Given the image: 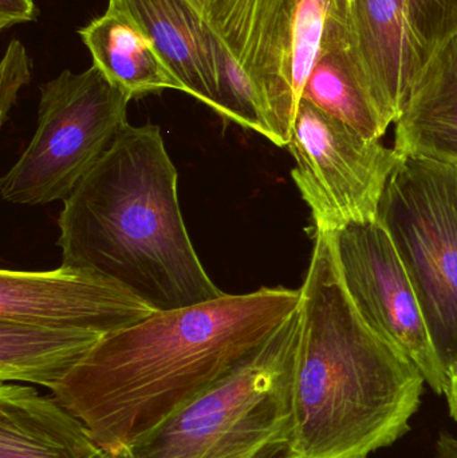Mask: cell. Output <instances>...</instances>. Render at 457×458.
I'll return each mask as SVG.
<instances>
[{
    "instance_id": "1",
    "label": "cell",
    "mask_w": 457,
    "mask_h": 458,
    "mask_svg": "<svg viewBox=\"0 0 457 458\" xmlns=\"http://www.w3.org/2000/svg\"><path fill=\"white\" fill-rule=\"evenodd\" d=\"M300 288L223 293L105 336L50 393L118 454L233 370L300 307Z\"/></svg>"
},
{
    "instance_id": "2",
    "label": "cell",
    "mask_w": 457,
    "mask_h": 458,
    "mask_svg": "<svg viewBox=\"0 0 457 458\" xmlns=\"http://www.w3.org/2000/svg\"><path fill=\"white\" fill-rule=\"evenodd\" d=\"M302 325L284 458H368L410 432L420 369L354 307L326 232H316L300 287Z\"/></svg>"
},
{
    "instance_id": "3",
    "label": "cell",
    "mask_w": 457,
    "mask_h": 458,
    "mask_svg": "<svg viewBox=\"0 0 457 458\" xmlns=\"http://www.w3.org/2000/svg\"><path fill=\"white\" fill-rule=\"evenodd\" d=\"M177 180L160 128L128 123L63 201L62 263L110 277L156 311L220 298L185 227Z\"/></svg>"
},
{
    "instance_id": "4",
    "label": "cell",
    "mask_w": 457,
    "mask_h": 458,
    "mask_svg": "<svg viewBox=\"0 0 457 458\" xmlns=\"http://www.w3.org/2000/svg\"><path fill=\"white\" fill-rule=\"evenodd\" d=\"M300 307L267 341L120 458H284L292 422V384Z\"/></svg>"
},
{
    "instance_id": "5",
    "label": "cell",
    "mask_w": 457,
    "mask_h": 458,
    "mask_svg": "<svg viewBox=\"0 0 457 458\" xmlns=\"http://www.w3.org/2000/svg\"><path fill=\"white\" fill-rule=\"evenodd\" d=\"M220 55L257 88L267 140L287 148L321 55L329 0H190Z\"/></svg>"
},
{
    "instance_id": "6",
    "label": "cell",
    "mask_w": 457,
    "mask_h": 458,
    "mask_svg": "<svg viewBox=\"0 0 457 458\" xmlns=\"http://www.w3.org/2000/svg\"><path fill=\"white\" fill-rule=\"evenodd\" d=\"M378 222L410 275L450 378L457 365V163L402 155L384 191Z\"/></svg>"
},
{
    "instance_id": "7",
    "label": "cell",
    "mask_w": 457,
    "mask_h": 458,
    "mask_svg": "<svg viewBox=\"0 0 457 458\" xmlns=\"http://www.w3.org/2000/svg\"><path fill=\"white\" fill-rule=\"evenodd\" d=\"M129 102L94 64L78 74L63 70L40 86L37 131L0 182L3 200H66L128 125Z\"/></svg>"
},
{
    "instance_id": "8",
    "label": "cell",
    "mask_w": 457,
    "mask_h": 458,
    "mask_svg": "<svg viewBox=\"0 0 457 458\" xmlns=\"http://www.w3.org/2000/svg\"><path fill=\"white\" fill-rule=\"evenodd\" d=\"M292 180L316 232L375 222L402 155L370 140L302 98L289 145Z\"/></svg>"
},
{
    "instance_id": "9",
    "label": "cell",
    "mask_w": 457,
    "mask_h": 458,
    "mask_svg": "<svg viewBox=\"0 0 457 458\" xmlns=\"http://www.w3.org/2000/svg\"><path fill=\"white\" fill-rule=\"evenodd\" d=\"M326 234L341 279L362 319L420 369L436 394L445 395L450 378L437 357L420 301L388 231L377 219Z\"/></svg>"
},
{
    "instance_id": "10",
    "label": "cell",
    "mask_w": 457,
    "mask_h": 458,
    "mask_svg": "<svg viewBox=\"0 0 457 458\" xmlns=\"http://www.w3.org/2000/svg\"><path fill=\"white\" fill-rule=\"evenodd\" d=\"M153 312L128 288L85 267L0 271V322L90 331L105 338Z\"/></svg>"
},
{
    "instance_id": "11",
    "label": "cell",
    "mask_w": 457,
    "mask_h": 458,
    "mask_svg": "<svg viewBox=\"0 0 457 458\" xmlns=\"http://www.w3.org/2000/svg\"><path fill=\"white\" fill-rule=\"evenodd\" d=\"M322 48H337L384 120L404 112L421 69L405 0H351L343 27L325 31Z\"/></svg>"
},
{
    "instance_id": "12",
    "label": "cell",
    "mask_w": 457,
    "mask_h": 458,
    "mask_svg": "<svg viewBox=\"0 0 457 458\" xmlns=\"http://www.w3.org/2000/svg\"><path fill=\"white\" fill-rule=\"evenodd\" d=\"M0 458H120L54 395L0 386Z\"/></svg>"
},
{
    "instance_id": "13",
    "label": "cell",
    "mask_w": 457,
    "mask_h": 458,
    "mask_svg": "<svg viewBox=\"0 0 457 458\" xmlns=\"http://www.w3.org/2000/svg\"><path fill=\"white\" fill-rule=\"evenodd\" d=\"M109 4L131 15L144 30L182 91L216 113L215 40L190 0H109Z\"/></svg>"
},
{
    "instance_id": "14",
    "label": "cell",
    "mask_w": 457,
    "mask_h": 458,
    "mask_svg": "<svg viewBox=\"0 0 457 458\" xmlns=\"http://www.w3.org/2000/svg\"><path fill=\"white\" fill-rule=\"evenodd\" d=\"M394 149L457 163V32L443 40L419 70L396 121Z\"/></svg>"
},
{
    "instance_id": "15",
    "label": "cell",
    "mask_w": 457,
    "mask_h": 458,
    "mask_svg": "<svg viewBox=\"0 0 457 458\" xmlns=\"http://www.w3.org/2000/svg\"><path fill=\"white\" fill-rule=\"evenodd\" d=\"M80 35L94 66L131 101L168 89L182 91L144 30L120 8L109 4L104 15L80 30Z\"/></svg>"
},
{
    "instance_id": "16",
    "label": "cell",
    "mask_w": 457,
    "mask_h": 458,
    "mask_svg": "<svg viewBox=\"0 0 457 458\" xmlns=\"http://www.w3.org/2000/svg\"><path fill=\"white\" fill-rule=\"evenodd\" d=\"M101 339L90 331L0 322V381L53 393Z\"/></svg>"
},
{
    "instance_id": "17",
    "label": "cell",
    "mask_w": 457,
    "mask_h": 458,
    "mask_svg": "<svg viewBox=\"0 0 457 458\" xmlns=\"http://www.w3.org/2000/svg\"><path fill=\"white\" fill-rule=\"evenodd\" d=\"M303 99L367 139L381 140L388 131L389 123L362 90L337 48H322Z\"/></svg>"
},
{
    "instance_id": "18",
    "label": "cell",
    "mask_w": 457,
    "mask_h": 458,
    "mask_svg": "<svg viewBox=\"0 0 457 458\" xmlns=\"http://www.w3.org/2000/svg\"><path fill=\"white\" fill-rule=\"evenodd\" d=\"M413 43L421 64L457 32V0H405Z\"/></svg>"
},
{
    "instance_id": "19",
    "label": "cell",
    "mask_w": 457,
    "mask_h": 458,
    "mask_svg": "<svg viewBox=\"0 0 457 458\" xmlns=\"http://www.w3.org/2000/svg\"><path fill=\"white\" fill-rule=\"evenodd\" d=\"M31 62L19 40L7 46L0 64V123L7 121L18 98L19 90L31 81Z\"/></svg>"
},
{
    "instance_id": "20",
    "label": "cell",
    "mask_w": 457,
    "mask_h": 458,
    "mask_svg": "<svg viewBox=\"0 0 457 458\" xmlns=\"http://www.w3.org/2000/svg\"><path fill=\"white\" fill-rule=\"evenodd\" d=\"M37 19L34 0H0V29Z\"/></svg>"
},
{
    "instance_id": "21",
    "label": "cell",
    "mask_w": 457,
    "mask_h": 458,
    "mask_svg": "<svg viewBox=\"0 0 457 458\" xmlns=\"http://www.w3.org/2000/svg\"><path fill=\"white\" fill-rule=\"evenodd\" d=\"M436 458H457V438L442 432L436 441Z\"/></svg>"
},
{
    "instance_id": "22",
    "label": "cell",
    "mask_w": 457,
    "mask_h": 458,
    "mask_svg": "<svg viewBox=\"0 0 457 458\" xmlns=\"http://www.w3.org/2000/svg\"><path fill=\"white\" fill-rule=\"evenodd\" d=\"M445 397L448 401V408H450V414L457 422V365L450 374V386H448Z\"/></svg>"
}]
</instances>
